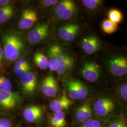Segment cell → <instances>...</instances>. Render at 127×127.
Segmentation results:
<instances>
[{
	"label": "cell",
	"mask_w": 127,
	"mask_h": 127,
	"mask_svg": "<svg viewBox=\"0 0 127 127\" xmlns=\"http://www.w3.org/2000/svg\"><path fill=\"white\" fill-rule=\"evenodd\" d=\"M4 54L6 59L13 61L18 59L25 49L22 38L17 33L8 32L2 35Z\"/></svg>",
	"instance_id": "6da1fadb"
},
{
	"label": "cell",
	"mask_w": 127,
	"mask_h": 127,
	"mask_svg": "<svg viewBox=\"0 0 127 127\" xmlns=\"http://www.w3.org/2000/svg\"><path fill=\"white\" fill-rule=\"evenodd\" d=\"M78 9L72 0H61L57 4L55 12L57 18L61 20H68L76 16Z\"/></svg>",
	"instance_id": "7a4b0ae2"
},
{
	"label": "cell",
	"mask_w": 127,
	"mask_h": 127,
	"mask_svg": "<svg viewBox=\"0 0 127 127\" xmlns=\"http://www.w3.org/2000/svg\"><path fill=\"white\" fill-rule=\"evenodd\" d=\"M80 71L82 77L90 82H97L102 74L100 65L95 61L91 60L84 61Z\"/></svg>",
	"instance_id": "3957f363"
},
{
	"label": "cell",
	"mask_w": 127,
	"mask_h": 127,
	"mask_svg": "<svg viewBox=\"0 0 127 127\" xmlns=\"http://www.w3.org/2000/svg\"><path fill=\"white\" fill-rule=\"evenodd\" d=\"M55 50L59 59L60 66L57 72L59 77L71 71L74 66V60L71 57L64 52L62 48L57 44H53Z\"/></svg>",
	"instance_id": "277c9868"
},
{
	"label": "cell",
	"mask_w": 127,
	"mask_h": 127,
	"mask_svg": "<svg viewBox=\"0 0 127 127\" xmlns=\"http://www.w3.org/2000/svg\"><path fill=\"white\" fill-rule=\"evenodd\" d=\"M50 29V23L45 22L39 24L28 33V41L32 44L40 42L48 36Z\"/></svg>",
	"instance_id": "5b68a950"
},
{
	"label": "cell",
	"mask_w": 127,
	"mask_h": 127,
	"mask_svg": "<svg viewBox=\"0 0 127 127\" xmlns=\"http://www.w3.org/2000/svg\"><path fill=\"white\" fill-rule=\"evenodd\" d=\"M107 65L112 75L120 77L127 73V59L123 56H114L107 61Z\"/></svg>",
	"instance_id": "8992f818"
},
{
	"label": "cell",
	"mask_w": 127,
	"mask_h": 127,
	"mask_svg": "<svg viewBox=\"0 0 127 127\" xmlns=\"http://www.w3.org/2000/svg\"><path fill=\"white\" fill-rule=\"evenodd\" d=\"M81 27L78 24L67 23L58 28V34L60 39L66 41H73L79 34Z\"/></svg>",
	"instance_id": "52a82bcc"
},
{
	"label": "cell",
	"mask_w": 127,
	"mask_h": 127,
	"mask_svg": "<svg viewBox=\"0 0 127 127\" xmlns=\"http://www.w3.org/2000/svg\"><path fill=\"white\" fill-rule=\"evenodd\" d=\"M115 104L109 97H104L98 99L94 103L93 109L96 114L101 117L108 115L114 110Z\"/></svg>",
	"instance_id": "ba28073f"
},
{
	"label": "cell",
	"mask_w": 127,
	"mask_h": 127,
	"mask_svg": "<svg viewBox=\"0 0 127 127\" xmlns=\"http://www.w3.org/2000/svg\"><path fill=\"white\" fill-rule=\"evenodd\" d=\"M81 45L82 50L87 54H93L101 50L102 42L97 37L90 35L82 39Z\"/></svg>",
	"instance_id": "9c48e42d"
},
{
	"label": "cell",
	"mask_w": 127,
	"mask_h": 127,
	"mask_svg": "<svg viewBox=\"0 0 127 127\" xmlns=\"http://www.w3.org/2000/svg\"><path fill=\"white\" fill-rule=\"evenodd\" d=\"M38 20V15L34 9H25L18 21V27L21 30H26L32 27Z\"/></svg>",
	"instance_id": "30bf717a"
},
{
	"label": "cell",
	"mask_w": 127,
	"mask_h": 127,
	"mask_svg": "<svg viewBox=\"0 0 127 127\" xmlns=\"http://www.w3.org/2000/svg\"><path fill=\"white\" fill-rule=\"evenodd\" d=\"M20 101L18 93L0 90V106L5 109H11L15 107Z\"/></svg>",
	"instance_id": "8fae6325"
},
{
	"label": "cell",
	"mask_w": 127,
	"mask_h": 127,
	"mask_svg": "<svg viewBox=\"0 0 127 127\" xmlns=\"http://www.w3.org/2000/svg\"><path fill=\"white\" fill-rule=\"evenodd\" d=\"M59 89L57 81L50 74L46 76L41 84V91L47 97H52L56 96L59 93Z\"/></svg>",
	"instance_id": "7c38bea8"
},
{
	"label": "cell",
	"mask_w": 127,
	"mask_h": 127,
	"mask_svg": "<svg viewBox=\"0 0 127 127\" xmlns=\"http://www.w3.org/2000/svg\"><path fill=\"white\" fill-rule=\"evenodd\" d=\"M20 83L23 91L27 95H32L36 89V76L31 72L27 73L20 78Z\"/></svg>",
	"instance_id": "4fadbf2b"
},
{
	"label": "cell",
	"mask_w": 127,
	"mask_h": 127,
	"mask_svg": "<svg viewBox=\"0 0 127 127\" xmlns=\"http://www.w3.org/2000/svg\"><path fill=\"white\" fill-rule=\"evenodd\" d=\"M73 104V101L68 97L65 92L60 97L53 99L50 102V108L54 113L63 112L68 109Z\"/></svg>",
	"instance_id": "5bb4252c"
},
{
	"label": "cell",
	"mask_w": 127,
	"mask_h": 127,
	"mask_svg": "<svg viewBox=\"0 0 127 127\" xmlns=\"http://www.w3.org/2000/svg\"><path fill=\"white\" fill-rule=\"evenodd\" d=\"M23 116L28 122L35 123L41 120L42 117V111L39 106L31 105L24 110Z\"/></svg>",
	"instance_id": "9a60e30c"
},
{
	"label": "cell",
	"mask_w": 127,
	"mask_h": 127,
	"mask_svg": "<svg viewBox=\"0 0 127 127\" xmlns=\"http://www.w3.org/2000/svg\"><path fill=\"white\" fill-rule=\"evenodd\" d=\"M92 115V109L89 102H86L77 108L75 117L78 122L83 123L91 119Z\"/></svg>",
	"instance_id": "2e32d148"
},
{
	"label": "cell",
	"mask_w": 127,
	"mask_h": 127,
	"mask_svg": "<svg viewBox=\"0 0 127 127\" xmlns=\"http://www.w3.org/2000/svg\"><path fill=\"white\" fill-rule=\"evenodd\" d=\"M63 82L70 98L72 100H78L76 79L73 78H67L64 79Z\"/></svg>",
	"instance_id": "e0dca14e"
},
{
	"label": "cell",
	"mask_w": 127,
	"mask_h": 127,
	"mask_svg": "<svg viewBox=\"0 0 127 127\" xmlns=\"http://www.w3.org/2000/svg\"><path fill=\"white\" fill-rule=\"evenodd\" d=\"M47 52L49 57L48 67L51 71L57 72L60 66V63L53 44L50 46L48 48Z\"/></svg>",
	"instance_id": "ac0fdd59"
},
{
	"label": "cell",
	"mask_w": 127,
	"mask_h": 127,
	"mask_svg": "<svg viewBox=\"0 0 127 127\" xmlns=\"http://www.w3.org/2000/svg\"><path fill=\"white\" fill-rule=\"evenodd\" d=\"M50 125L52 127H65L66 125L65 114L63 112H56L50 119Z\"/></svg>",
	"instance_id": "d6986e66"
},
{
	"label": "cell",
	"mask_w": 127,
	"mask_h": 127,
	"mask_svg": "<svg viewBox=\"0 0 127 127\" xmlns=\"http://www.w3.org/2000/svg\"><path fill=\"white\" fill-rule=\"evenodd\" d=\"M33 61L35 64L41 70H44L48 68V59L41 52H37L34 54Z\"/></svg>",
	"instance_id": "ffe728a7"
},
{
	"label": "cell",
	"mask_w": 127,
	"mask_h": 127,
	"mask_svg": "<svg viewBox=\"0 0 127 127\" xmlns=\"http://www.w3.org/2000/svg\"><path fill=\"white\" fill-rule=\"evenodd\" d=\"M101 28L106 34H112L118 30V25L112 22L109 19H105L101 23Z\"/></svg>",
	"instance_id": "44dd1931"
},
{
	"label": "cell",
	"mask_w": 127,
	"mask_h": 127,
	"mask_svg": "<svg viewBox=\"0 0 127 127\" xmlns=\"http://www.w3.org/2000/svg\"><path fill=\"white\" fill-rule=\"evenodd\" d=\"M108 18L109 20L118 25L123 21V15L120 10L114 9H110L108 11Z\"/></svg>",
	"instance_id": "7402d4cb"
},
{
	"label": "cell",
	"mask_w": 127,
	"mask_h": 127,
	"mask_svg": "<svg viewBox=\"0 0 127 127\" xmlns=\"http://www.w3.org/2000/svg\"><path fill=\"white\" fill-rule=\"evenodd\" d=\"M76 84L78 92V100H85L89 94L88 88L83 82L77 79H76Z\"/></svg>",
	"instance_id": "603a6c76"
},
{
	"label": "cell",
	"mask_w": 127,
	"mask_h": 127,
	"mask_svg": "<svg viewBox=\"0 0 127 127\" xmlns=\"http://www.w3.org/2000/svg\"><path fill=\"white\" fill-rule=\"evenodd\" d=\"M82 3L87 9L92 10L100 7L103 3V1L101 0H82Z\"/></svg>",
	"instance_id": "cb8c5ba5"
},
{
	"label": "cell",
	"mask_w": 127,
	"mask_h": 127,
	"mask_svg": "<svg viewBox=\"0 0 127 127\" xmlns=\"http://www.w3.org/2000/svg\"><path fill=\"white\" fill-rule=\"evenodd\" d=\"M12 89V85L9 80L4 76H0V90L10 92Z\"/></svg>",
	"instance_id": "d4e9b609"
},
{
	"label": "cell",
	"mask_w": 127,
	"mask_h": 127,
	"mask_svg": "<svg viewBox=\"0 0 127 127\" xmlns=\"http://www.w3.org/2000/svg\"><path fill=\"white\" fill-rule=\"evenodd\" d=\"M107 127H127V122L122 117L115 118L109 123Z\"/></svg>",
	"instance_id": "484cf974"
},
{
	"label": "cell",
	"mask_w": 127,
	"mask_h": 127,
	"mask_svg": "<svg viewBox=\"0 0 127 127\" xmlns=\"http://www.w3.org/2000/svg\"><path fill=\"white\" fill-rule=\"evenodd\" d=\"M81 127H101L100 122L91 118L82 123Z\"/></svg>",
	"instance_id": "4316f807"
},
{
	"label": "cell",
	"mask_w": 127,
	"mask_h": 127,
	"mask_svg": "<svg viewBox=\"0 0 127 127\" xmlns=\"http://www.w3.org/2000/svg\"><path fill=\"white\" fill-rule=\"evenodd\" d=\"M119 94L121 98L124 100H127V84L126 83H124L121 85L119 88Z\"/></svg>",
	"instance_id": "83f0119b"
},
{
	"label": "cell",
	"mask_w": 127,
	"mask_h": 127,
	"mask_svg": "<svg viewBox=\"0 0 127 127\" xmlns=\"http://www.w3.org/2000/svg\"><path fill=\"white\" fill-rule=\"evenodd\" d=\"M14 13V8L12 7L6 12H5L2 16L0 17V23H4L8 21L11 18Z\"/></svg>",
	"instance_id": "f1b7e54d"
},
{
	"label": "cell",
	"mask_w": 127,
	"mask_h": 127,
	"mask_svg": "<svg viewBox=\"0 0 127 127\" xmlns=\"http://www.w3.org/2000/svg\"><path fill=\"white\" fill-rule=\"evenodd\" d=\"M30 65L29 64L26 59L25 58H21L18 59V60L16 62L14 68V70H17L20 68L28 66Z\"/></svg>",
	"instance_id": "f546056e"
},
{
	"label": "cell",
	"mask_w": 127,
	"mask_h": 127,
	"mask_svg": "<svg viewBox=\"0 0 127 127\" xmlns=\"http://www.w3.org/2000/svg\"><path fill=\"white\" fill-rule=\"evenodd\" d=\"M31 70H32V68L31 66L30 65L28 66L20 68L17 70H15V73L17 76L21 78L27 73L30 72Z\"/></svg>",
	"instance_id": "4dcf8cb0"
},
{
	"label": "cell",
	"mask_w": 127,
	"mask_h": 127,
	"mask_svg": "<svg viewBox=\"0 0 127 127\" xmlns=\"http://www.w3.org/2000/svg\"><path fill=\"white\" fill-rule=\"evenodd\" d=\"M59 2V1L57 0H44L41 1V3L45 7H50L57 5Z\"/></svg>",
	"instance_id": "1f68e13d"
},
{
	"label": "cell",
	"mask_w": 127,
	"mask_h": 127,
	"mask_svg": "<svg viewBox=\"0 0 127 127\" xmlns=\"http://www.w3.org/2000/svg\"><path fill=\"white\" fill-rule=\"evenodd\" d=\"M12 123L9 120L1 119L0 120V127H11Z\"/></svg>",
	"instance_id": "d6a6232c"
},
{
	"label": "cell",
	"mask_w": 127,
	"mask_h": 127,
	"mask_svg": "<svg viewBox=\"0 0 127 127\" xmlns=\"http://www.w3.org/2000/svg\"><path fill=\"white\" fill-rule=\"evenodd\" d=\"M13 7L11 4L7 5L0 7V17L2 16L8 10L12 8Z\"/></svg>",
	"instance_id": "836d02e7"
},
{
	"label": "cell",
	"mask_w": 127,
	"mask_h": 127,
	"mask_svg": "<svg viewBox=\"0 0 127 127\" xmlns=\"http://www.w3.org/2000/svg\"><path fill=\"white\" fill-rule=\"evenodd\" d=\"M3 56H4V51L2 50V49L1 47H0V67L1 66L2 61L3 59Z\"/></svg>",
	"instance_id": "e575fe53"
},
{
	"label": "cell",
	"mask_w": 127,
	"mask_h": 127,
	"mask_svg": "<svg viewBox=\"0 0 127 127\" xmlns=\"http://www.w3.org/2000/svg\"><path fill=\"white\" fill-rule=\"evenodd\" d=\"M9 0H0V5L3 6L7 5L9 4Z\"/></svg>",
	"instance_id": "d590c367"
}]
</instances>
